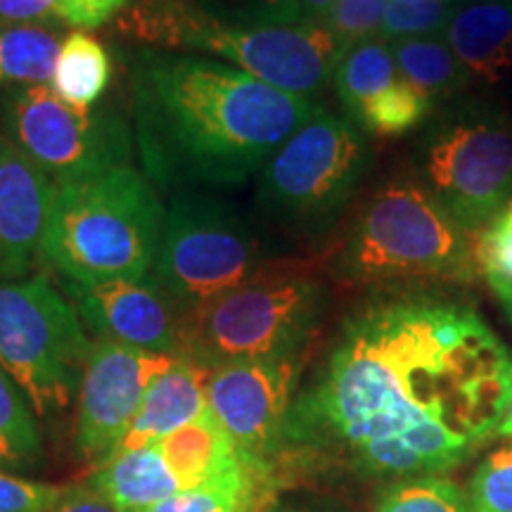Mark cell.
<instances>
[{
	"instance_id": "cell-21",
	"label": "cell",
	"mask_w": 512,
	"mask_h": 512,
	"mask_svg": "<svg viewBox=\"0 0 512 512\" xmlns=\"http://www.w3.org/2000/svg\"><path fill=\"white\" fill-rule=\"evenodd\" d=\"M152 446L162 453L171 472L181 479L183 489H192L223 475L240 460L238 446L223 430L221 422L209 413V408L200 418L166 434Z\"/></svg>"
},
{
	"instance_id": "cell-13",
	"label": "cell",
	"mask_w": 512,
	"mask_h": 512,
	"mask_svg": "<svg viewBox=\"0 0 512 512\" xmlns=\"http://www.w3.org/2000/svg\"><path fill=\"white\" fill-rule=\"evenodd\" d=\"M299 363L242 361L214 368L207 408L245 458L280 467L285 425L297 392Z\"/></svg>"
},
{
	"instance_id": "cell-22",
	"label": "cell",
	"mask_w": 512,
	"mask_h": 512,
	"mask_svg": "<svg viewBox=\"0 0 512 512\" xmlns=\"http://www.w3.org/2000/svg\"><path fill=\"white\" fill-rule=\"evenodd\" d=\"M392 53L403 79L432 102L437 98H451L472 79L446 38H399L392 43Z\"/></svg>"
},
{
	"instance_id": "cell-35",
	"label": "cell",
	"mask_w": 512,
	"mask_h": 512,
	"mask_svg": "<svg viewBox=\"0 0 512 512\" xmlns=\"http://www.w3.org/2000/svg\"><path fill=\"white\" fill-rule=\"evenodd\" d=\"M48 512H126L117 505L102 498L91 486H72L69 494L60 503L53 505Z\"/></svg>"
},
{
	"instance_id": "cell-24",
	"label": "cell",
	"mask_w": 512,
	"mask_h": 512,
	"mask_svg": "<svg viewBox=\"0 0 512 512\" xmlns=\"http://www.w3.org/2000/svg\"><path fill=\"white\" fill-rule=\"evenodd\" d=\"M62 41L43 24L0 29V93L19 86H50Z\"/></svg>"
},
{
	"instance_id": "cell-11",
	"label": "cell",
	"mask_w": 512,
	"mask_h": 512,
	"mask_svg": "<svg viewBox=\"0 0 512 512\" xmlns=\"http://www.w3.org/2000/svg\"><path fill=\"white\" fill-rule=\"evenodd\" d=\"M422 174L453 219L477 233L512 197V121L489 110L441 121L425 140Z\"/></svg>"
},
{
	"instance_id": "cell-16",
	"label": "cell",
	"mask_w": 512,
	"mask_h": 512,
	"mask_svg": "<svg viewBox=\"0 0 512 512\" xmlns=\"http://www.w3.org/2000/svg\"><path fill=\"white\" fill-rule=\"evenodd\" d=\"M57 185L0 136V280L31 273L53 211Z\"/></svg>"
},
{
	"instance_id": "cell-28",
	"label": "cell",
	"mask_w": 512,
	"mask_h": 512,
	"mask_svg": "<svg viewBox=\"0 0 512 512\" xmlns=\"http://www.w3.org/2000/svg\"><path fill=\"white\" fill-rule=\"evenodd\" d=\"M207 15L230 24H249V27H285L302 24V0H195Z\"/></svg>"
},
{
	"instance_id": "cell-3",
	"label": "cell",
	"mask_w": 512,
	"mask_h": 512,
	"mask_svg": "<svg viewBox=\"0 0 512 512\" xmlns=\"http://www.w3.org/2000/svg\"><path fill=\"white\" fill-rule=\"evenodd\" d=\"M166 209L133 166L57 185L43 259L64 283L145 280L155 266Z\"/></svg>"
},
{
	"instance_id": "cell-2",
	"label": "cell",
	"mask_w": 512,
	"mask_h": 512,
	"mask_svg": "<svg viewBox=\"0 0 512 512\" xmlns=\"http://www.w3.org/2000/svg\"><path fill=\"white\" fill-rule=\"evenodd\" d=\"M131 105L147 176L174 192L242 188L320 112L233 64L155 50L131 64Z\"/></svg>"
},
{
	"instance_id": "cell-25",
	"label": "cell",
	"mask_w": 512,
	"mask_h": 512,
	"mask_svg": "<svg viewBox=\"0 0 512 512\" xmlns=\"http://www.w3.org/2000/svg\"><path fill=\"white\" fill-rule=\"evenodd\" d=\"M38 415L17 382L0 368V470L24 472L43 463Z\"/></svg>"
},
{
	"instance_id": "cell-1",
	"label": "cell",
	"mask_w": 512,
	"mask_h": 512,
	"mask_svg": "<svg viewBox=\"0 0 512 512\" xmlns=\"http://www.w3.org/2000/svg\"><path fill=\"white\" fill-rule=\"evenodd\" d=\"M510 401L512 351L475 306L432 292L375 299L294 396L280 470L441 475L496 437Z\"/></svg>"
},
{
	"instance_id": "cell-5",
	"label": "cell",
	"mask_w": 512,
	"mask_h": 512,
	"mask_svg": "<svg viewBox=\"0 0 512 512\" xmlns=\"http://www.w3.org/2000/svg\"><path fill=\"white\" fill-rule=\"evenodd\" d=\"M335 273L351 283L451 280L475 283V240L418 178H394L358 211L335 256Z\"/></svg>"
},
{
	"instance_id": "cell-18",
	"label": "cell",
	"mask_w": 512,
	"mask_h": 512,
	"mask_svg": "<svg viewBox=\"0 0 512 512\" xmlns=\"http://www.w3.org/2000/svg\"><path fill=\"white\" fill-rule=\"evenodd\" d=\"M283 475L278 465L240 456L223 475L178 491L143 512H266L278 501Z\"/></svg>"
},
{
	"instance_id": "cell-10",
	"label": "cell",
	"mask_w": 512,
	"mask_h": 512,
	"mask_svg": "<svg viewBox=\"0 0 512 512\" xmlns=\"http://www.w3.org/2000/svg\"><path fill=\"white\" fill-rule=\"evenodd\" d=\"M0 136L55 185L131 166L136 136L107 105L74 107L50 86L0 93Z\"/></svg>"
},
{
	"instance_id": "cell-32",
	"label": "cell",
	"mask_w": 512,
	"mask_h": 512,
	"mask_svg": "<svg viewBox=\"0 0 512 512\" xmlns=\"http://www.w3.org/2000/svg\"><path fill=\"white\" fill-rule=\"evenodd\" d=\"M69 484H50L0 470V512H48L69 494Z\"/></svg>"
},
{
	"instance_id": "cell-15",
	"label": "cell",
	"mask_w": 512,
	"mask_h": 512,
	"mask_svg": "<svg viewBox=\"0 0 512 512\" xmlns=\"http://www.w3.org/2000/svg\"><path fill=\"white\" fill-rule=\"evenodd\" d=\"M64 287L83 323L100 339L155 354H185V318L150 278Z\"/></svg>"
},
{
	"instance_id": "cell-4",
	"label": "cell",
	"mask_w": 512,
	"mask_h": 512,
	"mask_svg": "<svg viewBox=\"0 0 512 512\" xmlns=\"http://www.w3.org/2000/svg\"><path fill=\"white\" fill-rule=\"evenodd\" d=\"M117 31L150 46L209 55L278 91L306 98L335 76L347 53L325 24H230L207 15L195 0H133L119 15Z\"/></svg>"
},
{
	"instance_id": "cell-8",
	"label": "cell",
	"mask_w": 512,
	"mask_h": 512,
	"mask_svg": "<svg viewBox=\"0 0 512 512\" xmlns=\"http://www.w3.org/2000/svg\"><path fill=\"white\" fill-rule=\"evenodd\" d=\"M368 166L366 133L351 119L320 110L259 171L256 209L273 226L316 233L354 197Z\"/></svg>"
},
{
	"instance_id": "cell-20",
	"label": "cell",
	"mask_w": 512,
	"mask_h": 512,
	"mask_svg": "<svg viewBox=\"0 0 512 512\" xmlns=\"http://www.w3.org/2000/svg\"><path fill=\"white\" fill-rule=\"evenodd\" d=\"M88 486L126 512H143L183 491L155 446L114 451L95 467Z\"/></svg>"
},
{
	"instance_id": "cell-29",
	"label": "cell",
	"mask_w": 512,
	"mask_h": 512,
	"mask_svg": "<svg viewBox=\"0 0 512 512\" xmlns=\"http://www.w3.org/2000/svg\"><path fill=\"white\" fill-rule=\"evenodd\" d=\"M467 498L472 512H512V444L496 448L477 465Z\"/></svg>"
},
{
	"instance_id": "cell-7",
	"label": "cell",
	"mask_w": 512,
	"mask_h": 512,
	"mask_svg": "<svg viewBox=\"0 0 512 512\" xmlns=\"http://www.w3.org/2000/svg\"><path fill=\"white\" fill-rule=\"evenodd\" d=\"M275 264L238 209L202 192H176L147 278L188 318Z\"/></svg>"
},
{
	"instance_id": "cell-17",
	"label": "cell",
	"mask_w": 512,
	"mask_h": 512,
	"mask_svg": "<svg viewBox=\"0 0 512 512\" xmlns=\"http://www.w3.org/2000/svg\"><path fill=\"white\" fill-rule=\"evenodd\" d=\"M214 368L181 356L147 392L143 406L114 451L157 444L207 411V387ZM112 451V453H114Z\"/></svg>"
},
{
	"instance_id": "cell-39",
	"label": "cell",
	"mask_w": 512,
	"mask_h": 512,
	"mask_svg": "<svg viewBox=\"0 0 512 512\" xmlns=\"http://www.w3.org/2000/svg\"><path fill=\"white\" fill-rule=\"evenodd\" d=\"M494 439H510L512 441V401H510L508 411H505V415H503L501 425H498Z\"/></svg>"
},
{
	"instance_id": "cell-33",
	"label": "cell",
	"mask_w": 512,
	"mask_h": 512,
	"mask_svg": "<svg viewBox=\"0 0 512 512\" xmlns=\"http://www.w3.org/2000/svg\"><path fill=\"white\" fill-rule=\"evenodd\" d=\"M131 3L133 0H57V17L76 29H98Z\"/></svg>"
},
{
	"instance_id": "cell-38",
	"label": "cell",
	"mask_w": 512,
	"mask_h": 512,
	"mask_svg": "<svg viewBox=\"0 0 512 512\" xmlns=\"http://www.w3.org/2000/svg\"><path fill=\"white\" fill-rule=\"evenodd\" d=\"M486 280H489L491 290L496 292L498 302L503 304L505 313H508L512 320V280H503V278H486Z\"/></svg>"
},
{
	"instance_id": "cell-30",
	"label": "cell",
	"mask_w": 512,
	"mask_h": 512,
	"mask_svg": "<svg viewBox=\"0 0 512 512\" xmlns=\"http://www.w3.org/2000/svg\"><path fill=\"white\" fill-rule=\"evenodd\" d=\"M384 10L387 0H335L323 24L349 50L380 34Z\"/></svg>"
},
{
	"instance_id": "cell-31",
	"label": "cell",
	"mask_w": 512,
	"mask_h": 512,
	"mask_svg": "<svg viewBox=\"0 0 512 512\" xmlns=\"http://www.w3.org/2000/svg\"><path fill=\"white\" fill-rule=\"evenodd\" d=\"M475 256L484 278L512 280V197L482 230H477Z\"/></svg>"
},
{
	"instance_id": "cell-19",
	"label": "cell",
	"mask_w": 512,
	"mask_h": 512,
	"mask_svg": "<svg viewBox=\"0 0 512 512\" xmlns=\"http://www.w3.org/2000/svg\"><path fill=\"white\" fill-rule=\"evenodd\" d=\"M446 43L470 76L501 81L512 69V3L489 0L456 12L446 27Z\"/></svg>"
},
{
	"instance_id": "cell-37",
	"label": "cell",
	"mask_w": 512,
	"mask_h": 512,
	"mask_svg": "<svg viewBox=\"0 0 512 512\" xmlns=\"http://www.w3.org/2000/svg\"><path fill=\"white\" fill-rule=\"evenodd\" d=\"M304 3V17L306 22H316V24H323L325 15H328L332 3L335 0H302Z\"/></svg>"
},
{
	"instance_id": "cell-23",
	"label": "cell",
	"mask_w": 512,
	"mask_h": 512,
	"mask_svg": "<svg viewBox=\"0 0 512 512\" xmlns=\"http://www.w3.org/2000/svg\"><path fill=\"white\" fill-rule=\"evenodd\" d=\"M112 62L107 48L86 31H74L62 41L50 88L74 107H93L110 88Z\"/></svg>"
},
{
	"instance_id": "cell-34",
	"label": "cell",
	"mask_w": 512,
	"mask_h": 512,
	"mask_svg": "<svg viewBox=\"0 0 512 512\" xmlns=\"http://www.w3.org/2000/svg\"><path fill=\"white\" fill-rule=\"evenodd\" d=\"M57 17V0H0V29L43 24Z\"/></svg>"
},
{
	"instance_id": "cell-12",
	"label": "cell",
	"mask_w": 512,
	"mask_h": 512,
	"mask_svg": "<svg viewBox=\"0 0 512 512\" xmlns=\"http://www.w3.org/2000/svg\"><path fill=\"white\" fill-rule=\"evenodd\" d=\"M181 356L155 354L100 339L93 344L76 396L74 446L83 460L102 463L131 427L147 392Z\"/></svg>"
},
{
	"instance_id": "cell-36",
	"label": "cell",
	"mask_w": 512,
	"mask_h": 512,
	"mask_svg": "<svg viewBox=\"0 0 512 512\" xmlns=\"http://www.w3.org/2000/svg\"><path fill=\"white\" fill-rule=\"evenodd\" d=\"M266 512H347L335 503L325 501H297V498H278Z\"/></svg>"
},
{
	"instance_id": "cell-9",
	"label": "cell",
	"mask_w": 512,
	"mask_h": 512,
	"mask_svg": "<svg viewBox=\"0 0 512 512\" xmlns=\"http://www.w3.org/2000/svg\"><path fill=\"white\" fill-rule=\"evenodd\" d=\"M91 351L79 311L46 275L0 280V368L38 418L72 406Z\"/></svg>"
},
{
	"instance_id": "cell-6",
	"label": "cell",
	"mask_w": 512,
	"mask_h": 512,
	"mask_svg": "<svg viewBox=\"0 0 512 512\" xmlns=\"http://www.w3.org/2000/svg\"><path fill=\"white\" fill-rule=\"evenodd\" d=\"M325 309V285L292 261L185 318V354L209 368L299 358Z\"/></svg>"
},
{
	"instance_id": "cell-26",
	"label": "cell",
	"mask_w": 512,
	"mask_h": 512,
	"mask_svg": "<svg viewBox=\"0 0 512 512\" xmlns=\"http://www.w3.org/2000/svg\"><path fill=\"white\" fill-rule=\"evenodd\" d=\"M373 512H472L463 486L444 475L396 479L377 498Z\"/></svg>"
},
{
	"instance_id": "cell-27",
	"label": "cell",
	"mask_w": 512,
	"mask_h": 512,
	"mask_svg": "<svg viewBox=\"0 0 512 512\" xmlns=\"http://www.w3.org/2000/svg\"><path fill=\"white\" fill-rule=\"evenodd\" d=\"M451 17L448 0H387L380 36L384 41L434 36L446 31Z\"/></svg>"
},
{
	"instance_id": "cell-14",
	"label": "cell",
	"mask_w": 512,
	"mask_h": 512,
	"mask_svg": "<svg viewBox=\"0 0 512 512\" xmlns=\"http://www.w3.org/2000/svg\"><path fill=\"white\" fill-rule=\"evenodd\" d=\"M332 79L349 119L363 133L403 136L432 112L434 102L403 79L392 48L377 38L349 48Z\"/></svg>"
}]
</instances>
